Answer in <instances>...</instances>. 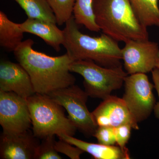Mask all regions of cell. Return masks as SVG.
I'll return each instance as SVG.
<instances>
[{"label":"cell","instance_id":"cell-1","mask_svg":"<svg viewBox=\"0 0 159 159\" xmlns=\"http://www.w3.org/2000/svg\"><path fill=\"white\" fill-rule=\"evenodd\" d=\"M31 39L23 41L14 51L15 57L31 78L35 93L48 95L74 85L76 78L70 66L73 60L68 54L53 57L33 49Z\"/></svg>","mask_w":159,"mask_h":159},{"label":"cell","instance_id":"cell-2","mask_svg":"<svg viewBox=\"0 0 159 159\" xmlns=\"http://www.w3.org/2000/svg\"><path fill=\"white\" fill-rule=\"evenodd\" d=\"M65 25L62 45L73 61L88 60L107 67L121 65L122 49L117 41L104 33L98 37L83 34L74 15Z\"/></svg>","mask_w":159,"mask_h":159},{"label":"cell","instance_id":"cell-3","mask_svg":"<svg viewBox=\"0 0 159 159\" xmlns=\"http://www.w3.org/2000/svg\"><path fill=\"white\" fill-rule=\"evenodd\" d=\"M95 22L102 33L118 42L148 40L129 0H93Z\"/></svg>","mask_w":159,"mask_h":159},{"label":"cell","instance_id":"cell-4","mask_svg":"<svg viewBox=\"0 0 159 159\" xmlns=\"http://www.w3.org/2000/svg\"><path fill=\"white\" fill-rule=\"evenodd\" d=\"M36 138L43 139L61 134L73 136L77 129L65 115L63 107L48 95L35 93L26 98Z\"/></svg>","mask_w":159,"mask_h":159},{"label":"cell","instance_id":"cell-5","mask_svg":"<svg viewBox=\"0 0 159 159\" xmlns=\"http://www.w3.org/2000/svg\"><path fill=\"white\" fill-rule=\"evenodd\" d=\"M70 70L83 77L84 91L89 97L102 99L110 96L113 91L121 88L128 76L122 65L107 67L88 60L73 61Z\"/></svg>","mask_w":159,"mask_h":159},{"label":"cell","instance_id":"cell-6","mask_svg":"<svg viewBox=\"0 0 159 159\" xmlns=\"http://www.w3.org/2000/svg\"><path fill=\"white\" fill-rule=\"evenodd\" d=\"M48 95L65 109L74 126L87 136H93L98 126L86 105L89 96L78 86L72 85Z\"/></svg>","mask_w":159,"mask_h":159},{"label":"cell","instance_id":"cell-7","mask_svg":"<svg viewBox=\"0 0 159 159\" xmlns=\"http://www.w3.org/2000/svg\"><path fill=\"white\" fill-rule=\"evenodd\" d=\"M122 99L138 123L147 119L155 105L153 84L145 74H130L125 78Z\"/></svg>","mask_w":159,"mask_h":159},{"label":"cell","instance_id":"cell-8","mask_svg":"<svg viewBox=\"0 0 159 159\" xmlns=\"http://www.w3.org/2000/svg\"><path fill=\"white\" fill-rule=\"evenodd\" d=\"M0 124L6 134L29 130L32 124L26 98L12 92H0Z\"/></svg>","mask_w":159,"mask_h":159},{"label":"cell","instance_id":"cell-9","mask_svg":"<svg viewBox=\"0 0 159 159\" xmlns=\"http://www.w3.org/2000/svg\"><path fill=\"white\" fill-rule=\"evenodd\" d=\"M122 49V60L128 74L152 72L159 59L158 43L148 40H129Z\"/></svg>","mask_w":159,"mask_h":159},{"label":"cell","instance_id":"cell-10","mask_svg":"<svg viewBox=\"0 0 159 159\" xmlns=\"http://www.w3.org/2000/svg\"><path fill=\"white\" fill-rule=\"evenodd\" d=\"M102 100L92 112L97 126L116 127L127 124L136 130L139 129L138 122L122 98L110 95Z\"/></svg>","mask_w":159,"mask_h":159},{"label":"cell","instance_id":"cell-11","mask_svg":"<svg viewBox=\"0 0 159 159\" xmlns=\"http://www.w3.org/2000/svg\"><path fill=\"white\" fill-rule=\"evenodd\" d=\"M30 130L17 134L2 132L0 138V158L32 159L40 143Z\"/></svg>","mask_w":159,"mask_h":159},{"label":"cell","instance_id":"cell-12","mask_svg":"<svg viewBox=\"0 0 159 159\" xmlns=\"http://www.w3.org/2000/svg\"><path fill=\"white\" fill-rule=\"evenodd\" d=\"M0 92H12L26 99L35 93L31 78L22 66L3 60L0 63Z\"/></svg>","mask_w":159,"mask_h":159},{"label":"cell","instance_id":"cell-13","mask_svg":"<svg viewBox=\"0 0 159 159\" xmlns=\"http://www.w3.org/2000/svg\"><path fill=\"white\" fill-rule=\"evenodd\" d=\"M20 24L24 33L34 34L41 38L55 51H60L64 39L63 30L58 29L55 23L28 18Z\"/></svg>","mask_w":159,"mask_h":159},{"label":"cell","instance_id":"cell-14","mask_svg":"<svg viewBox=\"0 0 159 159\" xmlns=\"http://www.w3.org/2000/svg\"><path fill=\"white\" fill-rule=\"evenodd\" d=\"M70 144L76 146L97 159H129V152L122 150L118 146L107 145L98 143H90L76 139L66 134L57 136Z\"/></svg>","mask_w":159,"mask_h":159},{"label":"cell","instance_id":"cell-15","mask_svg":"<svg viewBox=\"0 0 159 159\" xmlns=\"http://www.w3.org/2000/svg\"><path fill=\"white\" fill-rule=\"evenodd\" d=\"M24 32L20 26L9 19L0 11V46L7 51L14 52L23 42Z\"/></svg>","mask_w":159,"mask_h":159},{"label":"cell","instance_id":"cell-16","mask_svg":"<svg viewBox=\"0 0 159 159\" xmlns=\"http://www.w3.org/2000/svg\"><path fill=\"white\" fill-rule=\"evenodd\" d=\"M136 16L146 28L159 27V0H129Z\"/></svg>","mask_w":159,"mask_h":159},{"label":"cell","instance_id":"cell-17","mask_svg":"<svg viewBox=\"0 0 159 159\" xmlns=\"http://www.w3.org/2000/svg\"><path fill=\"white\" fill-rule=\"evenodd\" d=\"M24 10L29 18L57 24L56 17L48 0H13Z\"/></svg>","mask_w":159,"mask_h":159},{"label":"cell","instance_id":"cell-18","mask_svg":"<svg viewBox=\"0 0 159 159\" xmlns=\"http://www.w3.org/2000/svg\"><path fill=\"white\" fill-rule=\"evenodd\" d=\"M73 15L77 25L84 26L90 31H100L95 22L93 0H76Z\"/></svg>","mask_w":159,"mask_h":159},{"label":"cell","instance_id":"cell-19","mask_svg":"<svg viewBox=\"0 0 159 159\" xmlns=\"http://www.w3.org/2000/svg\"><path fill=\"white\" fill-rule=\"evenodd\" d=\"M54 12L57 24L61 26L73 16L76 0H48Z\"/></svg>","mask_w":159,"mask_h":159},{"label":"cell","instance_id":"cell-20","mask_svg":"<svg viewBox=\"0 0 159 159\" xmlns=\"http://www.w3.org/2000/svg\"><path fill=\"white\" fill-rule=\"evenodd\" d=\"M54 135L42 139L38 147L34 159H61L62 157L55 148Z\"/></svg>","mask_w":159,"mask_h":159},{"label":"cell","instance_id":"cell-21","mask_svg":"<svg viewBox=\"0 0 159 159\" xmlns=\"http://www.w3.org/2000/svg\"><path fill=\"white\" fill-rule=\"evenodd\" d=\"M93 136L97 139L99 143L107 145L116 144L115 127L111 126H98Z\"/></svg>","mask_w":159,"mask_h":159},{"label":"cell","instance_id":"cell-22","mask_svg":"<svg viewBox=\"0 0 159 159\" xmlns=\"http://www.w3.org/2000/svg\"><path fill=\"white\" fill-rule=\"evenodd\" d=\"M59 139V141H55L54 144L57 152L66 155L72 159H80V156L84 152V151L63 139Z\"/></svg>","mask_w":159,"mask_h":159},{"label":"cell","instance_id":"cell-23","mask_svg":"<svg viewBox=\"0 0 159 159\" xmlns=\"http://www.w3.org/2000/svg\"><path fill=\"white\" fill-rule=\"evenodd\" d=\"M132 129L133 128L131 125L127 124L115 127L116 144L125 152H129L126 147V145L130 138Z\"/></svg>","mask_w":159,"mask_h":159},{"label":"cell","instance_id":"cell-24","mask_svg":"<svg viewBox=\"0 0 159 159\" xmlns=\"http://www.w3.org/2000/svg\"><path fill=\"white\" fill-rule=\"evenodd\" d=\"M152 80L154 83V86L156 89L159 97L158 102L155 105L154 107V112L155 116L157 119H159V69L156 68L152 71Z\"/></svg>","mask_w":159,"mask_h":159},{"label":"cell","instance_id":"cell-25","mask_svg":"<svg viewBox=\"0 0 159 159\" xmlns=\"http://www.w3.org/2000/svg\"><path fill=\"white\" fill-rule=\"evenodd\" d=\"M156 68L159 69V59L158 61L157 62Z\"/></svg>","mask_w":159,"mask_h":159}]
</instances>
